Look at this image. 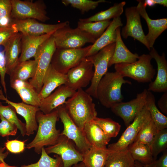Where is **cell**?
I'll return each mask as SVG.
<instances>
[{"label": "cell", "mask_w": 167, "mask_h": 167, "mask_svg": "<svg viewBox=\"0 0 167 167\" xmlns=\"http://www.w3.org/2000/svg\"><path fill=\"white\" fill-rule=\"evenodd\" d=\"M149 55L156 61L157 66L156 77L153 81L150 82L148 91L155 92H167V61L164 53L161 56L156 50L152 48Z\"/></svg>", "instance_id": "d6986e66"}, {"label": "cell", "mask_w": 167, "mask_h": 167, "mask_svg": "<svg viewBox=\"0 0 167 167\" xmlns=\"http://www.w3.org/2000/svg\"><path fill=\"white\" fill-rule=\"evenodd\" d=\"M110 151L105 167H132L135 165V161L128 148L118 151Z\"/></svg>", "instance_id": "f546056e"}, {"label": "cell", "mask_w": 167, "mask_h": 167, "mask_svg": "<svg viewBox=\"0 0 167 167\" xmlns=\"http://www.w3.org/2000/svg\"><path fill=\"white\" fill-rule=\"evenodd\" d=\"M128 148L134 160L143 165L149 164L155 160L150 147L146 144L130 145Z\"/></svg>", "instance_id": "d6a6232c"}, {"label": "cell", "mask_w": 167, "mask_h": 167, "mask_svg": "<svg viewBox=\"0 0 167 167\" xmlns=\"http://www.w3.org/2000/svg\"><path fill=\"white\" fill-rule=\"evenodd\" d=\"M6 74V61L4 50H0V81L3 88L4 92L6 95L7 89L5 81V76Z\"/></svg>", "instance_id": "ee69618b"}, {"label": "cell", "mask_w": 167, "mask_h": 167, "mask_svg": "<svg viewBox=\"0 0 167 167\" xmlns=\"http://www.w3.org/2000/svg\"><path fill=\"white\" fill-rule=\"evenodd\" d=\"M37 66V61L34 59L18 62L9 75L10 82L16 80L28 81L34 76Z\"/></svg>", "instance_id": "83f0119b"}, {"label": "cell", "mask_w": 167, "mask_h": 167, "mask_svg": "<svg viewBox=\"0 0 167 167\" xmlns=\"http://www.w3.org/2000/svg\"><path fill=\"white\" fill-rule=\"evenodd\" d=\"M158 107L162 113L167 114V92H164L157 102Z\"/></svg>", "instance_id": "7dc6e473"}, {"label": "cell", "mask_w": 167, "mask_h": 167, "mask_svg": "<svg viewBox=\"0 0 167 167\" xmlns=\"http://www.w3.org/2000/svg\"><path fill=\"white\" fill-rule=\"evenodd\" d=\"M3 93L2 89H1L0 88V95H3Z\"/></svg>", "instance_id": "f5cc1de1"}, {"label": "cell", "mask_w": 167, "mask_h": 167, "mask_svg": "<svg viewBox=\"0 0 167 167\" xmlns=\"http://www.w3.org/2000/svg\"><path fill=\"white\" fill-rule=\"evenodd\" d=\"M91 46L90 45L84 48L74 49L57 48L50 64L58 72L66 74L71 69L86 57Z\"/></svg>", "instance_id": "52a82bcc"}, {"label": "cell", "mask_w": 167, "mask_h": 167, "mask_svg": "<svg viewBox=\"0 0 167 167\" xmlns=\"http://www.w3.org/2000/svg\"><path fill=\"white\" fill-rule=\"evenodd\" d=\"M125 2L115 3L105 11H100L88 18L80 19L79 21L84 22H96L110 20L111 19L119 17L123 11Z\"/></svg>", "instance_id": "1f68e13d"}, {"label": "cell", "mask_w": 167, "mask_h": 167, "mask_svg": "<svg viewBox=\"0 0 167 167\" xmlns=\"http://www.w3.org/2000/svg\"><path fill=\"white\" fill-rule=\"evenodd\" d=\"M111 22L110 20L92 22L79 21L77 27L89 34L96 40L103 33Z\"/></svg>", "instance_id": "e575fe53"}, {"label": "cell", "mask_w": 167, "mask_h": 167, "mask_svg": "<svg viewBox=\"0 0 167 167\" xmlns=\"http://www.w3.org/2000/svg\"><path fill=\"white\" fill-rule=\"evenodd\" d=\"M16 110L11 105L5 106L0 101V115L10 122L15 124L23 137L26 135V124L18 118Z\"/></svg>", "instance_id": "8d00e7d4"}, {"label": "cell", "mask_w": 167, "mask_h": 167, "mask_svg": "<svg viewBox=\"0 0 167 167\" xmlns=\"http://www.w3.org/2000/svg\"><path fill=\"white\" fill-rule=\"evenodd\" d=\"M105 0L94 1L91 0H62V3L65 6L70 5L79 10L82 14L95 9L100 3L106 2Z\"/></svg>", "instance_id": "ab89813d"}, {"label": "cell", "mask_w": 167, "mask_h": 167, "mask_svg": "<svg viewBox=\"0 0 167 167\" xmlns=\"http://www.w3.org/2000/svg\"><path fill=\"white\" fill-rule=\"evenodd\" d=\"M64 105L71 119L82 130L87 122L97 117V112L92 96L82 88L77 90Z\"/></svg>", "instance_id": "7a4b0ae2"}, {"label": "cell", "mask_w": 167, "mask_h": 167, "mask_svg": "<svg viewBox=\"0 0 167 167\" xmlns=\"http://www.w3.org/2000/svg\"><path fill=\"white\" fill-rule=\"evenodd\" d=\"M131 84L118 73L107 72L99 82L97 87V99L107 108H111L115 104L121 102L123 97L121 88L123 84Z\"/></svg>", "instance_id": "3957f363"}, {"label": "cell", "mask_w": 167, "mask_h": 167, "mask_svg": "<svg viewBox=\"0 0 167 167\" xmlns=\"http://www.w3.org/2000/svg\"><path fill=\"white\" fill-rule=\"evenodd\" d=\"M151 118L148 111L145 106L123 132L118 141L109 144L108 149L117 151L127 148L134 141L143 125Z\"/></svg>", "instance_id": "7c38bea8"}, {"label": "cell", "mask_w": 167, "mask_h": 167, "mask_svg": "<svg viewBox=\"0 0 167 167\" xmlns=\"http://www.w3.org/2000/svg\"><path fill=\"white\" fill-rule=\"evenodd\" d=\"M66 81V74L58 72L50 64L44 76L42 86L39 93L41 100L48 96L60 86L65 85Z\"/></svg>", "instance_id": "603a6c76"}, {"label": "cell", "mask_w": 167, "mask_h": 167, "mask_svg": "<svg viewBox=\"0 0 167 167\" xmlns=\"http://www.w3.org/2000/svg\"><path fill=\"white\" fill-rule=\"evenodd\" d=\"M18 33L12 26L8 28H0V45H3L11 37Z\"/></svg>", "instance_id": "f6af8a7d"}, {"label": "cell", "mask_w": 167, "mask_h": 167, "mask_svg": "<svg viewBox=\"0 0 167 167\" xmlns=\"http://www.w3.org/2000/svg\"><path fill=\"white\" fill-rule=\"evenodd\" d=\"M58 118L57 109L47 114L44 113L40 110L38 111L36 116L38 125L36 134L25 148L28 149L34 148L35 152L39 154L45 146L56 144L61 134L60 130L56 128Z\"/></svg>", "instance_id": "6da1fadb"}, {"label": "cell", "mask_w": 167, "mask_h": 167, "mask_svg": "<svg viewBox=\"0 0 167 167\" xmlns=\"http://www.w3.org/2000/svg\"><path fill=\"white\" fill-rule=\"evenodd\" d=\"M135 167H143V165L137 161H135Z\"/></svg>", "instance_id": "816d5d0a"}, {"label": "cell", "mask_w": 167, "mask_h": 167, "mask_svg": "<svg viewBox=\"0 0 167 167\" xmlns=\"http://www.w3.org/2000/svg\"><path fill=\"white\" fill-rule=\"evenodd\" d=\"M145 106L158 131L167 128V117L158 109L155 104V96L151 92L148 91Z\"/></svg>", "instance_id": "4dcf8cb0"}, {"label": "cell", "mask_w": 167, "mask_h": 167, "mask_svg": "<svg viewBox=\"0 0 167 167\" xmlns=\"http://www.w3.org/2000/svg\"><path fill=\"white\" fill-rule=\"evenodd\" d=\"M144 3L147 6H152L156 4L167 6V1L166 0H144Z\"/></svg>", "instance_id": "681fc988"}, {"label": "cell", "mask_w": 167, "mask_h": 167, "mask_svg": "<svg viewBox=\"0 0 167 167\" xmlns=\"http://www.w3.org/2000/svg\"><path fill=\"white\" fill-rule=\"evenodd\" d=\"M132 167H135V165L133 166H132Z\"/></svg>", "instance_id": "db71d44e"}, {"label": "cell", "mask_w": 167, "mask_h": 167, "mask_svg": "<svg viewBox=\"0 0 167 167\" xmlns=\"http://www.w3.org/2000/svg\"><path fill=\"white\" fill-rule=\"evenodd\" d=\"M115 42L104 47L96 54L87 57L92 62L94 75L89 87L85 91L92 97L97 99L96 89L101 79L107 72L109 61L113 55Z\"/></svg>", "instance_id": "9c48e42d"}, {"label": "cell", "mask_w": 167, "mask_h": 167, "mask_svg": "<svg viewBox=\"0 0 167 167\" xmlns=\"http://www.w3.org/2000/svg\"><path fill=\"white\" fill-rule=\"evenodd\" d=\"M56 49L52 35L40 46L34 58L37 61L36 70L34 76L30 79L28 82L38 93L42 86L44 76L51 64Z\"/></svg>", "instance_id": "8992f818"}, {"label": "cell", "mask_w": 167, "mask_h": 167, "mask_svg": "<svg viewBox=\"0 0 167 167\" xmlns=\"http://www.w3.org/2000/svg\"><path fill=\"white\" fill-rule=\"evenodd\" d=\"M139 57L137 54L132 53L126 46L121 37L120 27L118 28L116 30L115 47L108 67L113 64L134 62L138 60Z\"/></svg>", "instance_id": "d4e9b609"}, {"label": "cell", "mask_w": 167, "mask_h": 167, "mask_svg": "<svg viewBox=\"0 0 167 167\" xmlns=\"http://www.w3.org/2000/svg\"><path fill=\"white\" fill-rule=\"evenodd\" d=\"M54 157V158L49 156L44 147L42 149L41 156L38 161L27 165H23L20 167H63L60 156L56 155Z\"/></svg>", "instance_id": "d590c367"}, {"label": "cell", "mask_w": 167, "mask_h": 167, "mask_svg": "<svg viewBox=\"0 0 167 167\" xmlns=\"http://www.w3.org/2000/svg\"><path fill=\"white\" fill-rule=\"evenodd\" d=\"M48 154L55 153L61 158L63 167H71L83 160V154L77 149L74 142L61 135L57 143L45 148Z\"/></svg>", "instance_id": "8fae6325"}, {"label": "cell", "mask_w": 167, "mask_h": 167, "mask_svg": "<svg viewBox=\"0 0 167 167\" xmlns=\"http://www.w3.org/2000/svg\"><path fill=\"white\" fill-rule=\"evenodd\" d=\"M110 152L107 148L92 147L83 155L82 162L86 167H105Z\"/></svg>", "instance_id": "f1b7e54d"}, {"label": "cell", "mask_w": 167, "mask_h": 167, "mask_svg": "<svg viewBox=\"0 0 167 167\" xmlns=\"http://www.w3.org/2000/svg\"><path fill=\"white\" fill-rule=\"evenodd\" d=\"M21 35L18 32L3 45L6 61V74L9 75L19 62L21 50Z\"/></svg>", "instance_id": "cb8c5ba5"}, {"label": "cell", "mask_w": 167, "mask_h": 167, "mask_svg": "<svg viewBox=\"0 0 167 167\" xmlns=\"http://www.w3.org/2000/svg\"><path fill=\"white\" fill-rule=\"evenodd\" d=\"M69 24V21L55 24L41 23L32 19H13L12 26L22 35L37 36L54 32L58 29Z\"/></svg>", "instance_id": "9a60e30c"}, {"label": "cell", "mask_w": 167, "mask_h": 167, "mask_svg": "<svg viewBox=\"0 0 167 167\" xmlns=\"http://www.w3.org/2000/svg\"><path fill=\"white\" fill-rule=\"evenodd\" d=\"M83 131L88 142L92 147L105 148L111 139L97 124L92 121L84 125Z\"/></svg>", "instance_id": "484cf974"}, {"label": "cell", "mask_w": 167, "mask_h": 167, "mask_svg": "<svg viewBox=\"0 0 167 167\" xmlns=\"http://www.w3.org/2000/svg\"><path fill=\"white\" fill-rule=\"evenodd\" d=\"M52 36L57 49L81 48L87 43L93 44L96 40L88 33L77 27L71 28L69 24L58 29Z\"/></svg>", "instance_id": "5b68a950"}, {"label": "cell", "mask_w": 167, "mask_h": 167, "mask_svg": "<svg viewBox=\"0 0 167 167\" xmlns=\"http://www.w3.org/2000/svg\"><path fill=\"white\" fill-rule=\"evenodd\" d=\"M92 121L110 138L117 136L121 129V126L118 123L110 118L96 117Z\"/></svg>", "instance_id": "74e56055"}, {"label": "cell", "mask_w": 167, "mask_h": 167, "mask_svg": "<svg viewBox=\"0 0 167 167\" xmlns=\"http://www.w3.org/2000/svg\"></svg>", "instance_id": "11a10c76"}, {"label": "cell", "mask_w": 167, "mask_h": 167, "mask_svg": "<svg viewBox=\"0 0 167 167\" xmlns=\"http://www.w3.org/2000/svg\"><path fill=\"white\" fill-rule=\"evenodd\" d=\"M152 59L149 54H143L134 62L115 64L114 69L123 78L128 77L139 83L151 82L156 74Z\"/></svg>", "instance_id": "277c9868"}, {"label": "cell", "mask_w": 167, "mask_h": 167, "mask_svg": "<svg viewBox=\"0 0 167 167\" xmlns=\"http://www.w3.org/2000/svg\"><path fill=\"white\" fill-rule=\"evenodd\" d=\"M143 167H167V150L164 151L162 155L157 160L148 164L143 165Z\"/></svg>", "instance_id": "bcb514c9"}, {"label": "cell", "mask_w": 167, "mask_h": 167, "mask_svg": "<svg viewBox=\"0 0 167 167\" xmlns=\"http://www.w3.org/2000/svg\"><path fill=\"white\" fill-rule=\"evenodd\" d=\"M10 1L12 19H32L42 22L50 19L47 15L46 6L43 1Z\"/></svg>", "instance_id": "ba28073f"}, {"label": "cell", "mask_w": 167, "mask_h": 167, "mask_svg": "<svg viewBox=\"0 0 167 167\" xmlns=\"http://www.w3.org/2000/svg\"><path fill=\"white\" fill-rule=\"evenodd\" d=\"M148 90L144 89L136 98L126 102L117 103L110 108L112 112L120 117L127 127L134 120L145 106Z\"/></svg>", "instance_id": "5bb4252c"}, {"label": "cell", "mask_w": 167, "mask_h": 167, "mask_svg": "<svg viewBox=\"0 0 167 167\" xmlns=\"http://www.w3.org/2000/svg\"><path fill=\"white\" fill-rule=\"evenodd\" d=\"M71 167H86L82 162H80L74 165Z\"/></svg>", "instance_id": "f907efd6"}, {"label": "cell", "mask_w": 167, "mask_h": 167, "mask_svg": "<svg viewBox=\"0 0 167 167\" xmlns=\"http://www.w3.org/2000/svg\"><path fill=\"white\" fill-rule=\"evenodd\" d=\"M59 118L62 122L63 130L61 135H64L72 141L77 149L83 155L92 147L88 142L83 130L71 119L63 105L57 108Z\"/></svg>", "instance_id": "30bf717a"}, {"label": "cell", "mask_w": 167, "mask_h": 167, "mask_svg": "<svg viewBox=\"0 0 167 167\" xmlns=\"http://www.w3.org/2000/svg\"><path fill=\"white\" fill-rule=\"evenodd\" d=\"M66 74L67 81L65 85L76 91L86 87L91 82L94 75L93 64L86 57L78 65L71 69Z\"/></svg>", "instance_id": "4fadbf2b"}, {"label": "cell", "mask_w": 167, "mask_h": 167, "mask_svg": "<svg viewBox=\"0 0 167 167\" xmlns=\"http://www.w3.org/2000/svg\"><path fill=\"white\" fill-rule=\"evenodd\" d=\"M11 11L10 0H0V28L11 26Z\"/></svg>", "instance_id": "60d3db41"}, {"label": "cell", "mask_w": 167, "mask_h": 167, "mask_svg": "<svg viewBox=\"0 0 167 167\" xmlns=\"http://www.w3.org/2000/svg\"><path fill=\"white\" fill-rule=\"evenodd\" d=\"M54 32L37 36L21 34V50L19 62L28 60L32 57L34 58L40 46L50 37Z\"/></svg>", "instance_id": "44dd1931"}, {"label": "cell", "mask_w": 167, "mask_h": 167, "mask_svg": "<svg viewBox=\"0 0 167 167\" xmlns=\"http://www.w3.org/2000/svg\"><path fill=\"white\" fill-rule=\"evenodd\" d=\"M167 148V129L158 131L155 136L150 147L151 151L155 160L161 152Z\"/></svg>", "instance_id": "f35d334b"}, {"label": "cell", "mask_w": 167, "mask_h": 167, "mask_svg": "<svg viewBox=\"0 0 167 167\" xmlns=\"http://www.w3.org/2000/svg\"><path fill=\"white\" fill-rule=\"evenodd\" d=\"M0 136L4 137L15 135L18 129L17 126L0 115Z\"/></svg>", "instance_id": "b9f144b4"}, {"label": "cell", "mask_w": 167, "mask_h": 167, "mask_svg": "<svg viewBox=\"0 0 167 167\" xmlns=\"http://www.w3.org/2000/svg\"><path fill=\"white\" fill-rule=\"evenodd\" d=\"M6 149L5 147H0V167H17L16 166L10 165L5 161V159L9 154L8 151L4 152Z\"/></svg>", "instance_id": "c3c4849f"}, {"label": "cell", "mask_w": 167, "mask_h": 167, "mask_svg": "<svg viewBox=\"0 0 167 167\" xmlns=\"http://www.w3.org/2000/svg\"><path fill=\"white\" fill-rule=\"evenodd\" d=\"M76 91L65 85L60 86L53 93L41 100L40 110L45 114L51 113L64 104L66 99L72 96Z\"/></svg>", "instance_id": "ffe728a7"}, {"label": "cell", "mask_w": 167, "mask_h": 167, "mask_svg": "<svg viewBox=\"0 0 167 167\" xmlns=\"http://www.w3.org/2000/svg\"><path fill=\"white\" fill-rule=\"evenodd\" d=\"M0 100L4 101L6 103L12 106L16 113L24 118L26 122V135L30 136L33 135L34 131H37L38 125L36 116L37 112L40 110L39 107L23 102H12L8 99L3 95H0Z\"/></svg>", "instance_id": "ac0fdd59"}, {"label": "cell", "mask_w": 167, "mask_h": 167, "mask_svg": "<svg viewBox=\"0 0 167 167\" xmlns=\"http://www.w3.org/2000/svg\"><path fill=\"white\" fill-rule=\"evenodd\" d=\"M10 85L19 95L23 102L39 107L41 100L39 93L29 82L16 80L11 82Z\"/></svg>", "instance_id": "4316f807"}, {"label": "cell", "mask_w": 167, "mask_h": 167, "mask_svg": "<svg viewBox=\"0 0 167 167\" xmlns=\"http://www.w3.org/2000/svg\"><path fill=\"white\" fill-rule=\"evenodd\" d=\"M125 13L126 22L121 32V35L124 39H127L129 36L133 38L143 44L150 51L151 49L142 28L140 15L136 6L127 8Z\"/></svg>", "instance_id": "2e32d148"}, {"label": "cell", "mask_w": 167, "mask_h": 167, "mask_svg": "<svg viewBox=\"0 0 167 167\" xmlns=\"http://www.w3.org/2000/svg\"><path fill=\"white\" fill-rule=\"evenodd\" d=\"M123 25L121 18L113 19L102 35L92 45L88 51L86 57L93 55L106 46L115 43L117 28Z\"/></svg>", "instance_id": "7402d4cb"}, {"label": "cell", "mask_w": 167, "mask_h": 167, "mask_svg": "<svg viewBox=\"0 0 167 167\" xmlns=\"http://www.w3.org/2000/svg\"><path fill=\"white\" fill-rule=\"evenodd\" d=\"M28 139L22 141L17 139H7L5 143L6 148L11 153L19 154L23 152L25 148V142Z\"/></svg>", "instance_id": "7bdbcfd3"}, {"label": "cell", "mask_w": 167, "mask_h": 167, "mask_svg": "<svg viewBox=\"0 0 167 167\" xmlns=\"http://www.w3.org/2000/svg\"><path fill=\"white\" fill-rule=\"evenodd\" d=\"M136 6L141 15L146 21L148 29L145 35L146 39L149 48L153 47L156 39L167 28V19L162 18L152 19L149 17L146 10V6L143 0H138Z\"/></svg>", "instance_id": "e0dca14e"}, {"label": "cell", "mask_w": 167, "mask_h": 167, "mask_svg": "<svg viewBox=\"0 0 167 167\" xmlns=\"http://www.w3.org/2000/svg\"><path fill=\"white\" fill-rule=\"evenodd\" d=\"M158 130L151 118L142 126L133 142L131 145L143 144L150 148L155 135Z\"/></svg>", "instance_id": "836d02e7"}]
</instances>
